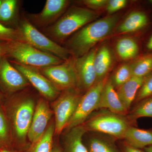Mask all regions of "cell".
Instances as JSON below:
<instances>
[{
  "label": "cell",
  "mask_w": 152,
  "mask_h": 152,
  "mask_svg": "<svg viewBox=\"0 0 152 152\" xmlns=\"http://www.w3.org/2000/svg\"><path fill=\"white\" fill-rule=\"evenodd\" d=\"M119 20V15L115 14L88 24L67 41L65 48L74 58L84 56L115 31Z\"/></svg>",
  "instance_id": "obj_1"
},
{
  "label": "cell",
  "mask_w": 152,
  "mask_h": 152,
  "mask_svg": "<svg viewBox=\"0 0 152 152\" xmlns=\"http://www.w3.org/2000/svg\"><path fill=\"white\" fill-rule=\"evenodd\" d=\"M117 54L121 59L129 61L134 58L139 54V47L137 43L129 37L121 38L115 45Z\"/></svg>",
  "instance_id": "obj_22"
},
{
  "label": "cell",
  "mask_w": 152,
  "mask_h": 152,
  "mask_svg": "<svg viewBox=\"0 0 152 152\" xmlns=\"http://www.w3.org/2000/svg\"><path fill=\"white\" fill-rule=\"evenodd\" d=\"M38 69L60 91L77 89V76L72 56L62 64Z\"/></svg>",
  "instance_id": "obj_8"
},
{
  "label": "cell",
  "mask_w": 152,
  "mask_h": 152,
  "mask_svg": "<svg viewBox=\"0 0 152 152\" xmlns=\"http://www.w3.org/2000/svg\"><path fill=\"white\" fill-rule=\"evenodd\" d=\"M99 109H106L113 113L125 115H127L129 113L109 78L101 94L97 110Z\"/></svg>",
  "instance_id": "obj_15"
},
{
  "label": "cell",
  "mask_w": 152,
  "mask_h": 152,
  "mask_svg": "<svg viewBox=\"0 0 152 152\" xmlns=\"http://www.w3.org/2000/svg\"><path fill=\"white\" fill-rule=\"evenodd\" d=\"M131 65L132 77H146L152 72V53L142 57Z\"/></svg>",
  "instance_id": "obj_24"
},
{
  "label": "cell",
  "mask_w": 152,
  "mask_h": 152,
  "mask_svg": "<svg viewBox=\"0 0 152 152\" xmlns=\"http://www.w3.org/2000/svg\"><path fill=\"white\" fill-rule=\"evenodd\" d=\"M126 0H110L108 1L106 6V10L110 15H114L115 13L125 8L127 4Z\"/></svg>",
  "instance_id": "obj_31"
},
{
  "label": "cell",
  "mask_w": 152,
  "mask_h": 152,
  "mask_svg": "<svg viewBox=\"0 0 152 152\" xmlns=\"http://www.w3.org/2000/svg\"><path fill=\"white\" fill-rule=\"evenodd\" d=\"M145 77H132L116 89L120 99L129 112L132 108V104H134L136 96Z\"/></svg>",
  "instance_id": "obj_19"
},
{
  "label": "cell",
  "mask_w": 152,
  "mask_h": 152,
  "mask_svg": "<svg viewBox=\"0 0 152 152\" xmlns=\"http://www.w3.org/2000/svg\"><path fill=\"white\" fill-rule=\"evenodd\" d=\"M0 99H1V95H0Z\"/></svg>",
  "instance_id": "obj_41"
},
{
  "label": "cell",
  "mask_w": 152,
  "mask_h": 152,
  "mask_svg": "<svg viewBox=\"0 0 152 152\" xmlns=\"http://www.w3.org/2000/svg\"><path fill=\"white\" fill-rule=\"evenodd\" d=\"M21 35L23 41L42 51L53 55L66 61L71 57L69 51L63 46L57 44L33 26L23 15L17 27Z\"/></svg>",
  "instance_id": "obj_5"
},
{
  "label": "cell",
  "mask_w": 152,
  "mask_h": 152,
  "mask_svg": "<svg viewBox=\"0 0 152 152\" xmlns=\"http://www.w3.org/2000/svg\"><path fill=\"white\" fill-rule=\"evenodd\" d=\"M149 3L152 5V0H150V1H149Z\"/></svg>",
  "instance_id": "obj_39"
},
{
  "label": "cell",
  "mask_w": 152,
  "mask_h": 152,
  "mask_svg": "<svg viewBox=\"0 0 152 152\" xmlns=\"http://www.w3.org/2000/svg\"><path fill=\"white\" fill-rule=\"evenodd\" d=\"M99 16L98 13L90 9L73 6L68 8L56 23L43 29L42 33L60 45L85 26L96 20Z\"/></svg>",
  "instance_id": "obj_2"
},
{
  "label": "cell",
  "mask_w": 152,
  "mask_h": 152,
  "mask_svg": "<svg viewBox=\"0 0 152 152\" xmlns=\"http://www.w3.org/2000/svg\"><path fill=\"white\" fill-rule=\"evenodd\" d=\"M87 132L89 135L85 145L88 152H122L115 138L102 133Z\"/></svg>",
  "instance_id": "obj_16"
},
{
  "label": "cell",
  "mask_w": 152,
  "mask_h": 152,
  "mask_svg": "<svg viewBox=\"0 0 152 152\" xmlns=\"http://www.w3.org/2000/svg\"><path fill=\"white\" fill-rule=\"evenodd\" d=\"M52 152H62V151L59 147H56L53 148Z\"/></svg>",
  "instance_id": "obj_37"
},
{
  "label": "cell",
  "mask_w": 152,
  "mask_h": 152,
  "mask_svg": "<svg viewBox=\"0 0 152 152\" xmlns=\"http://www.w3.org/2000/svg\"><path fill=\"white\" fill-rule=\"evenodd\" d=\"M97 50L94 48L81 57L76 58L72 57L77 76V89L80 93H86L96 83V77L94 61Z\"/></svg>",
  "instance_id": "obj_10"
},
{
  "label": "cell",
  "mask_w": 152,
  "mask_h": 152,
  "mask_svg": "<svg viewBox=\"0 0 152 152\" xmlns=\"http://www.w3.org/2000/svg\"><path fill=\"white\" fill-rule=\"evenodd\" d=\"M5 57L12 62L37 69L59 64L65 61L23 41L8 42Z\"/></svg>",
  "instance_id": "obj_4"
},
{
  "label": "cell",
  "mask_w": 152,
  "mask_h": 152,
  "mask_svg": "<svg viewBox=\"0 0 152 152\" xmlns=\"http://www.w3.org/2000/svg\"><path fill=\"white\" fill-rule=\"evenodd\" d=\"M87 132H96L123 140L131 126H136L127 115H120L106 110L99 109L93 112L83 124Z\"/></svg>",
  "instance_id": "obj_3"
},
{
  "label": "cell",
  "mask_w": 152,
  "mask_h": 152,
  "mask_svg": "<svg viewBox=\"0 0 152 152\" xmlns=\"http://www.w3.org/2000/svg\"><path fill=\"white\" fill-rule=\"evenodd\" d=\"M113 61L111 51L108 46L104 45L97 50L94 61L96 77V83L102 80L107 77Z\"/></svg>",
  "instance_id": "obj_18"
},
{
  "label": "cell",
  "mask_w": 152,
  "mask_h": 152,
  "mask_svg": "<svg viewBox=\"0 0 152 152\" xmlns=\"http://www.w3.org/2000/svg\"><path fill=\"white\" fill-rule=\"evenodd\" d=\"M10 141L7 122L4 113L0 109V145H6Z\"/></svg>",
  "instance_id": "obj_30"
},
{
  "label": "cell",
  "mask_w": 152,
  "mask_h": 152,
  "mask_svg": "<svg viewBox=\"0 0 152 152\" xmlns=\"http://www.w3.org/2000/svg\"><path fill=\"white\" fill-rule=\"evenodd\" d=\"M81 94L77 89L64 91L54 102L55 133L59 134L65 129L77 107Z\"/></svg>",
  "instance_id": "obj_7"
},
{
  "label": "cell",
  "mask_w": 152,
  "mask_h": 152,
  "mask_svg": "<svg viewBox=\"0 0 152 152\" xmlns=\"http://www.w3.org/2000/svg\"><path fill=\"white\" fill-rule=\"evenodd\" d=\"M52 115V112L46 101L40 99L35 109L32 121L28 133V138L34 145L46 130Z\"/></svg>",
  "instance_id": "obj_14"
},
{
  "label": "cell",
  "mask_w": 152,
  "mask_h": 152,
  "mask_svg": "<svg viewBox=\"0 0 152 152\" xmlns=\"http://www.w3.org/2000/svg\"><path fill=\"white\" fill-rule=\"evenodd\" d=\"M23 41L21 35L17 28L6 26L0 23V42Z\"/></svg>",
  "instance_id": "obj_28"
},
{
  "label": "cell",
  "mask_w": 152,
  "mask_h": 152,
  "mask_svg": "<svg viewBox=\"0 0 152 152\" xmlns=\"http://www.w3.org/2000/svg\"><path fill=\"white\" fill-rule=\"evenodd\" d=\"M19 3L17 0H2L0 6V23H10L15 19L18 13Z\"/></svg>",
  "instance_id": "obj_25"
},
{
  "label": "cell",
  "mask_w": 152,
  "mask_h": 152,
  "mask_svg": "<svg viewBox=\"0 0 152 152\" xmlns=\"http://www.w3.org/2000/svg\"><path fill=\"white\" fill-rule=\"evenodd\" d=\"M151 96H152V72L145 77L141 86L136 96L134 104L137 103Z\"/></svg>",
  "instance_id": "obj_29"
},
{
  "label": "cell",
  "mask_w": 152,
  "mask_h": 152,
  "mask_svg": "<svg viewBox=\"0 0 152 152\" xmlns=\"http://www.w3.org/2000/svg\"><path fill=\"white\" fill-rule=\"evenodd\" d=\"M11 63L24 76L29 83L32 85L47 99H54L59 95V90L46 77L41 73L38 69L16 63Z\"/></svg>",
  "instance_id": "obj_13"
},
{
  "label": "cell",
  "mask_w": 152,
  "mask_h": 152,
  "mask_svg": "<svg viewBox=\"0 0 152 152\" xmlns=\"http://www.w3.org/2000/svg\"><path fill=\"white\" fill-rule=\"evenodd\" d=\"M142 150L145 152H152V145L144 148Z\"/></svg>",
  "instance_id": "obj_36"
},
{
  "label": "cell",
  "mask_w": 152,
  "mask_h": 152,
  "mask_svg": "<svg viewBox=\"0 0 152 152\" xmlns=\"http://www.w3.org/2000/svg\"><path fill=\"white\" fill-rule=\"evenodd\" d=\"M69 4L67 0H47L40 12L25 16L37 28L44 29L56 23L67 10Z\"/></svg>",
  "instance_id": "obj_9"
},
{
  "label": "cell",
  "mask_w": 152,
  "mask_h": 152,
  "mask_svg": "<svg viewBox=\"0 0 152 152\" xmlns=\"http://www.w3.org/2000/svg\"><path fill=\"white\" fill-rule=\"evenodd\" d=\"M67 132L62 152H88L83 140L87 132L83 125L77 126Z\"/></svg>",
  "instance_id": "obj_21"
},
{
  "label": "cell",
  "mask_w": 152,
  "mask_h": 152,
  "mask_svg": "<svg viewBox=\"0 0 152 152\" xmlns=\"http://www.w3.org/2000/svg\"><path fill=\"white\" fill-rule=\"evenodd\" d=\"M0 152H12L10 151H7V150H0Z\"/></svg>",
  "instance_id": "obj_38"
},
{
  "label": "cell",
  "mask_w": 152,
  "mask_h": 152,
  "mask_svg": "<svg viewBox=\"0 0 152 152\" xmlns=\"http://www.w3.org/2000/svg\"><path fill=\"white\" fill-rule=\"evenodd\" d=\"M55 124L49 125L40 139L34 145L33 152H52Z\"/></svg>",
  "instance_id": "obj_26"
},
{
  "label": "cell",
  "mask_w": 152,
  "mask_h": 152,
  "mask_svg": "<svg viewBox=\"0 0 152 152\" xmlns=\"http://www.w3.org/2000/svg\"><path fill=\"white\" fill-rule=\"evenodd\" d=\"M132 77L131 64H124L116 70L110 79L115 89L118 88Z\"/></svg>",
  "instance_id": "obj_27"
},
{
  "label": "cell",
  "mask_w": 152,
  "mask_h": 152,
  "mask_svg": "<svg viewBox=\"0 0 152 152\" xmlns=\"http://www.w3.org/2000/svg\"><path fill=\"white\" fill-rule=\"evenodd\" d=\"M127 116L130 120L135 124H137V120L140 118H152V96L135 104L132 109L129 111Z\"/></svg>",
  "instance_id": "obj_23"
},
{
  "label": "cell",
  "mask_w": 152,
  "mask_h": 152,
  "mask_svg": "<svg viewBox=\"0 0 152 152\" xmlns=\"http://www.w3.org/2000/svg\"><path fill=\"white\" fill-rule=\"evenodd\" d=\"M148 21V17L144 12L134 11L117 26L115 32L117 34H126L137 31L145 27Z\"/></svg>",
  "instance_id": "obj_20"
},
{
  "label": "cell",
  "mask_w": 152,
  "mask_h": 152,
  "mask_svg": "<svg viewBox=\"0 0 152 152\" xmlns=\"http://www.w3.org/2000/svg\"><path fill=\"white\" fill-rule=\"evenodd\" d=\"M147 48L149 50H152V35L147 43Z\"/></svg>",
  "instance_id": "obj_35"
},
{
  "label": "cell",
  "mask_w": 152,
  "mask_h": 152,
  "mask_svg": "<svg viewBox=\"0 0 152 152\" xmlns=\"http://www.w3.org/2000/svg\"><path fill=\"white\" fill-rule=\"evenodd\" d=\"M123 140L131 146L143 149L152 145V128L142 129L131 126L125 133Z\"/></svg>",
  "instance_id": "obj_17"
},
{
  "label": "cell",
  "mask_w": 152,
  "mask_h": 152,
  "mask_svg": "<svg viewBox=\"0 0 152 152\" xmlns=\"http://www.w3.org/2000/svg\"><path fill=\"white\" fill-rule=\"evenodd\" d=\"M8 42H0V60L5 57L7 50Z\"/></svg>",
  "instance_id": "obj_34"
},
{
  "label": "cell",
  "mask_w": 152,
  "mask_h": 152,
  "mask_svg": "<svg viewBox=\"0 0 152 152\" xmlns=\"http://www.w3.org/2000/svg\"><path fill=\"white\" fill-rule=\"evenodd\" d=\"M108 79L107 77L96 83L82 95L75 112L65 129L66 130L83 125L91 114L97 110L101 94Z\"/></svg>",
  "instance_id": "obj_6"
},
{
  "label": "cell",
  "mask_w": 152,
  "mask_h": 152,
  "mask_svg": "<svg viewBox=\"0 0 152 152\" xmlns=\"http://www.w3.org/2000/svg\"><path fill=\"white\" fill-rule=\"evenodd\" d=\"M120 148L122 152H145L142 149L131 146L124 141L121 143Z\"/></svg>",
  "instance_id": "obj_33"
},
{
  "label": "cell",
  "mask_w": 152,
  "mask_h": 152,
  "mask_svg": "<svg viewBox=\"0 0 152 152\" xmlns=\"http://www.w3.org/2000/svg\"><path fill=\"white\" fill-rule=\"evenodd\" d=\"M18 103L12 113V124L17 138L23 140L28 135L35 107L34 100L30 98Z\"/></svg>",
  "instance_id": "obj_11"
},
{
  "label": "cell",
  "mask_w": 152,
  "mask_h": 152,
  "mask_svg": "<svg viewBox=\"0 0 152 152\" xmlns=\"http://www.w3.org/2000/svg\"><path fill=\"white\" fill-rule=\"evenodd\" d=\"M2 3V0H0V6H1V4Z\"/></svg>",
  "instance_id": "obj_40"
},
{
  "label": "cell",
  "mask_w": 152,
  "mask_h": 152,
  "mask_svg": "<svg viewBox=\"0 0 152 152\" xmlns=\"http://www.w3.org/2000/svg\"><path fill=\"white\" fill-rule=\"evenodd\" d=\"M107 1V0H83L80 3L92 10L102 9L106 7Z\"/></svg>",
  "instance_id": "obj_32"
},
{
  "label": "cell",
  "mask_w": 152,
  "mask_h": 152,
  "mask_svg": "<svg viewBox=\"0 0 152 152\" xmlns=\"http://www.w3.org/2000/svg\"><path fill=\"white\" fill-rule=\"evenodd\" d=\"M29 85L24 76L15 67L8 59L0 60V88L4 92L11 94L25 88Z\"/></svg>",
  "instance_id": "obj_12"
}]
</instances>
